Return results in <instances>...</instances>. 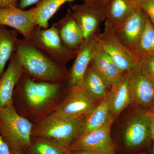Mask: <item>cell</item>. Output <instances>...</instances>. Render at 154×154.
Wrapping results in <instances>:
<instances>
[{
  "instance_id": "obj_1",
  "label": "cell",
  "mask_w": 154,
  "mask_h": 154,
  "mask_svg": "<svg viewBox=\"0 0 154 154\" xmlns=\"http://www.w3.org/2000/svg\"><path fill=\"white\" fill-rule=\"evenodd\" d=\"M15 52L24 72L33 79L54 83L67 82L69 71L66 65L54 60L30 39L19 38Z\"/></svg>"
},
{
  "instance_id": "obj_2",
  "label": "cell",
  "mask_w": 154,
  "mask_h": 154,
  "mask_svg": "<svg viewBox=\"0 0 154 154\" xmlns=\"http://www.w3.org/2000/svg\"><path fill=\"white\" fill-rule=\"evenodd\" d=\"M66 83L37 81L24 72L14 89L13 101L23 99L31 113L43 114L57 105Z\"/></svg>"
},
{
  "instance_id": "obj_3",
  "label": "cell",
  "mask_w": 154,
  "mask_h": 154,
  "mask_svg": "<svg viewBox=\"0 0 154 154\" xmlns=\"http://www.w3.org/2000/svg\"><path fill=\"white\" fill-rule=\"evenodd\" d=\"M33 126L13 104L0 108V135L10 148L23 154L31 145Z\"/></svg>"
},
{
  "instance_id": "obj_4",
  "label": "cell",
  "mask_w": 154,
  "mask_h": 154,
  "mask_svg": "<svg viewBox=\"0 0 154 154\" xmlns=\"http://www.w3.org/2000/svg\"><path fill=\"white\" fill-rule=\"evenodd\" d=\"M86 118L66 119L49 114L33 126L32 137L48 139L67 150L82 133Z\"/></svg>"
},
{
  "instance_id": "obj_5",
  "label": "cell",
  "mask_w": 154,
  "mask_h": 154,
  "mask_svg": "<svg viewBox=\"0 0 154 154\" xmlns=\"http://www.w3.org/2000/svg\"><path fill=\"white\" fill-rule=\"evenodd\" d=\"M97 38L101 47L121 71L127 72L139 69L140 58L119 41L113 26L107 20H105L104 31L99 33Z\"/></svg>"
},
{
  "instance_id": "obj_6",
  "label": "cell",
  "mask_w": 154,
  "mask_h": 154,
  "mask_svg": "<svg viewBox=\"0 0 154 154\" xmlns=\"http://www.w3.org/2000/svg\"><path fill=\"white\" fill-rule=\"evenodd\" d=\"M30 39L54 60L64 65L75 59L78 51L65 45L53 25L46 29L36 26Z\"/></svg>"
},
{
  "instance_id": "obj_7",
  "label": "cell",
  "mask_w": 154,
  "mask_h": 154,
  "mask_svg": "<svg viewBox=\"0 0 154 154\" xmlns=\"http://www.w3.org/2000/svg\"><path fill=\"white\" fill-rule=\"evenodd\" d=\"M92 99L82 86L69 88L67 95L52 115L66 119L86 117L99 104Z\"/></svg>"
},
{
  "instance_id": "obj_8",
  "label": "cell",
  "mask_w": 154,
  "mask_h": 154,
  "mask_svg": "<svg viewBox=\"0 0 154 154\" xmlns=\"http://www.w3.org/2000/svg\"><path fill=\"white\" fill-rule=\"evenodd\" d=\"M71 10L82 30L84 40L96 37L101 23L106 19L105 8L99 1L74 5Z\"/></svg>"
},
{
  "instance_id": "obj_9",
  "label": "cell",
  "mask_w": 154,
  "mask_h": 154,
  "mask_svg": "<svg viewBox=\"0 0 154 154\" xmlns=\"http://www.w3.org/2000/svg\"><path fill=\"white\" fill-rule=\"evenodd\" d=\"M113 122L110 117L107 123L101 128L80 136L67 150L88 149L100 154H115L114 146L110 136Z\"/></svg>"
},
{
  "instance_id": "obj_10",
  "label": "cell",
  "mask_w": 154,
  "mask_h": 154,
  "mask_svg": "<svg viewBox=\"0 0 154 154\" xmlns=\"http://www.w3.org/2000/svg\"><path fill=\"white\" fill-rule=\"evenodd\" d=\"M146 18L145 13L138 7L125 21L120 25L113 27L119 41L134 52L144 29Z\"/></svg>"
},
{
  "instance_id": "obj_11",
  "label": "cell",
  "mask_w": 154,
  "mask_h": 154,
  "mask_svg": "<svg viewBox=\"0 0 154 154\" xmlns=\"http://www.w3.org/2000/svg\"><path fill=\"white\" fill-rule=\"evenodd\" d=\"M0 25L14 28L23 38L30 39L36 26L34 8L28 10L18 7L0 8Z\"/></svg>"
},
{
  "instance_id": "obj_12",
  "label": "cell",
  "mask_w": 154,
  "mask_h": 154,
  "mask_svg": "<svg viewBox=\"0 0 154 154\" xmlns=\"http://www.w3.org/2000/svg\"><path fill=\"white\" fill-rule=\"evenodd\" d=\"M131 103L144 107H154V82L139 69L128 72Z\"/></svg>"
},
{
  "instance_id": "obj_13",
  "label": "cell",
  "mask_w": 154,
  "mask_h": 154,
  "mask_svg": "<svg viewBox=\"0 0 154 154\" xmlns=\"http://www.w3.org/2000/svg\"><path fill=\"white\" fill-rule=\"evenodd\" d=\"M97 42V36L83 40L69 71V77L67 82L69 88L82 86L84 75L91 63Z\"/></svg>"
},
{
  "instance_id": "obj_14",
  "label": "cell",
  "mask_w": 154,
  "mask_h": 154,
  "mask_svg": "<svg viewBox=\"0 0 154 154\" xmlns=\"http://www.w3.org/2000/svg\"><path fill=\"white\" fill-rule=\"evenodd\" d=\"M24 71L15 52L5 71L0 78V108L13 104L14 89Z\"/></svg>"
},
{
  "instance_id": "obj_15",
  "label": "cell",
  "mask_w": 154,
  "mask_h": 154,
  "mask_svg": "<svg viewBox=\"0 0 154 154\" xmlns=\"http://www.w3.org/2000/svg\"><path fill=\"white\" fill-rule=\"evenodd\" d=\"M149 137L147 112H140L129 119L124 129L125 143L132 148L143 144Z\"/></svg>"
},
{
  "instance_id": "obj_16",
  "label": "cell",
  "mask_w": 154,
  "mask_h": 154,
  "mask_svg": "<svg viewBox=\"0 0 154 154\" xmlns=\"http://www.w3.org/2000/svg\"><path fill=\"white\" fill-rule=\"evenodd\" d=\"M52 25L56 28L65 45L69 49L77 51L84 38L71 10L68 9L65 16Z\"/></svg>"
},
{
  "instance_id": "obj_17",
  "label": "cell",
  "mask_w": 154,
  "mask_h": 154,
  "mask_svg": "<svg viewBox=\"0 0 154 154\" xmlns=\"http://www.w3.org/2000/svg\"><path fill=\"white\" fill-rule=\"evenodd\" d=\"M91 64L111 87L121 81L126 73L121 71L117 68L98 41Z\"/></svg>"
},
{
  "instance_id": "obj_18",
  "label": "cell",
  "mask_w": 154,
  "mask_h": 154,
  "mask_svg": "<svg viewBox=\"0 0 154 154\" xmlns=\"http://www.w3.org/2000/svg\"><path fill=\"white\" fill-rule=\"evenodd\" d=\"M82 86L89 96L99 103L107 97L111 88L91 63L84 75Z\"/></svg>"
},
{
  "instance_id": "obj_19",
  "label": "cell",
  "mask_w": 154,
  "mask_h": 154,
  "mask_svg": "<svg viewBox=\"0 0 154 154\" xmlns=\"http://www.w3.org/2000/svg\"><path fill=\"white\" fill-rule=\"evenodd\" d=\"M128 72L121 81L111 87L110 91V117L114 121L120 113L131 103L128 86Z\"/></svg>"
},
{
  "instance_id": "obj_20",
  "label": "cell",
  "mask_w": 154,
  "mask_h": 154,
  "mask_svg": "<svg viewBox=\"0 0 154 154\" xmlns=\"http://www.w3.org/2000/svg\"><path fill=\"white\" fill-rule=\"evenodd\" d=\"M110 94L109 93L107 97L86 116L80 136L92 132L105 125L110 118Z\"/></svg>"
},
{
  "instance_id": "obj_21",
  "label": "cell",
  "mask_w": 154,
  "mask_h": 154,
  "mask_svg": "<svg viewBox=\"0 0 154 154\" xmlns=\"http://www.w3.org/2000/svg\"><path fill=\"white\" fill-rule=\"evenodd\" d=\"M138 7L128 0H109L104 7L106 20L116 27L125 21Z\"/></svg>"
},
{
  "instance_id": "obj_22",
  "label": "cell",
  "mask_w": 154,
  "mask_h": 154,
  "mask_svg": "<svg viewBox=\"0 0 154 154\" xmlns=\"http://www.w3.org/2000/svg\"><path fill=\"white\" fill-rule=\"evenodd\" d=\"M19 33L0 25V78L4 72L7 63L15 52Z\"/></svg>"
},
{
  "instance_id": "obj_23",
  "label": "cell",
  "mask_w": 154,
  "mask_h": 154,
  "mask_svg": "<svg viewBox=\"0 0 154 154\" xmlns=\"http://www.w3.org/2000/svg\"><path fill=\"white\" fill-rule=\"evenodd\" d=\"M75 0H41L34 7L36 26L46 29L49 21L61 7Z\"/></svg>"
},
{
  "instance_id": "obj_24",
  "label": "cell",
  "mask_w": 154,
  "mask_h": 154,
  "mask_svg": "<svg viewBox=\"0 0 154 154\" xmlns=\"http://www.w3.org/2000/svg\"><path fill=\"white\" fill-rule=\"evenodd\" d=\"M28 154H67V150L59 144L45 138L32 137Z\"/></svg>"
},
{
  "instance_id": "obj_25",
  "label": "cell",
  "mask_w": 154,
  "mask_h": 154,
  "mask_svg": "<svg viewBox=\"0 0 154 154\" xmlns=\"http://www.w3.org/2000/svg\"><path fill=\"white\" fill-rule=\"evenodd\" d=\"M135 53L140 58L146 56L154 55V26L147 16L144 29L138 41Z\"/></svg>"
},
{
  "instance_id": "obj_26",
  "label": "cell",
  "mask_w": 154,
  "mask_h": 154,
  "mask_svg": "<svg viewBox=\"0 0 154 154\" xmlns=\"http://www.w3.org/2000/svg\"><path fill=\"white\" fill-rule=\"evenodd\" d=\"M139 70L154 82V55L146 56L140 58Z\"/></svg>"
},
{
  "instance_id": "obj_27",
  "label": "cell",
  "mask_w": 154,
  "mask_h": 154,
  "mask_svg": "<svg viewBox=\"0 0 154 154\" xmlns=\"http://www.w3.org/2000/svg\"><path fill=\"white\" fill-rule=\"evenodd\" d=\"M154 26V0H142L139 5Z\"/></svg>"
},
{
  "instance_id": "obj_28",
  "label": "cell",
  "mask_w": 154,
  "mask_h": 154,
  "mask_svg": "<svg viewBox=\"0 0 154 154\" xmlns=\"http://www.w3.org/2000/svg\"><path fill=\"white\" fill-rule=\"evenodd\" d=\"M149 137L154 140V109L148 111Z\"/></svg>"
},
{
  "instance_id": "obj_29",
  "label": "cell",
  "mask_w": 154,
  "mask_h": 154,
  "mask_svg": "<svg viewBox=\"0 0 154 154\" xmlns=\"http://www.w3.org/2000/svg\"><path fill=\"white\" fill-rule=\"evenodd\" d=\"M20 0H0V8L18 7Z\"/></svg>"
},
{
  "instance_id": "obj_30",
  "label": "cell",
  "mask_w": 154,
  "mask_h": 154,
  "mask_svg": "<svg viewBox=\"0 0 154 154\" xmlns=\"http://www.w3.org/2000/svg\"><path fill=\"white\" fill-rule=\"evenodd\" d=\"M41 0H20L18 7L19 8L25 10V9L33 5H36Z\"/></svg>"
},
{
  "instance_id": "obj_31",
  "label": "cell",
  "mask_w": 154,
  "mask_h": 154,
  "mask_svg": "<svg viewBox=\"0 0 154 154\" xmlns=\"http://www.w3.org/2000/svg\"><path fill=\"white\" fill-rule=\"evenodd\" d=\"M0 154H11V148L0 135Z\"/></svg>"
},
{
  "instance_id": "obj_32",
  "label": "cell",
  "mask_w": 154,
  "mask_h": 154,
  "mask_svg": "<svg viewBox=\"0 0 154 154\" xmlns=\"http://www.w3.org/2000/svg\"><path fill=\"white\" fill-rule=\"evenodd\" d=\"M67 154H100L93 151L88 149H77L67 151Z\"/></svg>"
},
{
  "instance_id": "obj_33",
  "label": "cell",
  "mask_w": 154,
  "mask_h": 154,
  "mask_svg": "<svg viewBox=\"0 0 154 154\" xmlns=\"http://www.w3.org/2000/svg\"><path fill=\"white\" fill-rule=\"evenodd\" d=\"M128 1L135 4V5L139 6L140 3L142 0H128Z\"/></svg>"
},
{
  "instance_id": "obj_34",
  "label": "cell",
  "mask_w": 154,
  "mask_h": 154,
  "mask_svg": "<svg viewBox=\"0 0 154 154\" xmlns=\"http://www.w3.org/2000/svg\"><path fill=\"white\" fill-rule=\"evenodd\" d=\"M109 1V0H99V2L103 7H105L106 5Z\"/></svg>"
},
{
  "instance_id": "obj_35",
  "label": "cell",
  "mask_w": 154,
  "mask_h": 154,
  "mask_svg": "<svg viewBox=\"0 0 154 154\" xmlns=\"http://www.w3.org/2000/svg\"><path fill=\"white\" fill-rule=\"evenodd\" d=\"M11 154H23L21 152L17 151L15 150L11 149Z\"/></svg>"
},
{
  "instance_id": "obj_36",
  "label": "cell",
  "mask_w": 154,
  "mask_h": 154,
  "mask_svg": "<svg viewBox=\"0 0 154 154\" xmlns=\"http://www.w3.org/2000/svg\"><path fill=\"white\" fill-rule=\"evenodd\" d=\"M84 2H93V1H99V0H82Z\"/></svg>"
},
{
  "instance_id": "obj_37",
  "label": "cell",
  "mask_w": 154,
  "mask_h": 154,
  "mask_svg": "<svg viewBox=\"0 0 154 154\" xmlns=\"http://www.w3.org/2000/svg\"><path fill=\"white\" fill-rule=\"evenodd\" d=\"M153 154H154V148H153Z\"/></svg>"
},
{
  "instance_id": "obj_38",
  "label": "cell",
  "mask_w": 154,
  "mask_h": 154,
  "mask_svg": "<svg viewBox=\"0 0 154 154\" xmlns=\"http://www.w3.org/2000/svg\"><path fill=\"white\" fill-rule=\"evenodd\" d=\"M145 154V153H141V154Z\"/></svg>"
},
{
  "instance_id": "obj_39",
  "label": "cell",
  "mask_w": 154,
  "mask_h": 154,
  "mask_svg": "<svg viewBox=\"0 0 154 154\" xmlns=\"http://www.w3.org/2000/svg\"><path fill=\"white\" fill-rule=\"evenodd\" d=\"M154 108V107L153 108Z\"/></svg>"
}]
</instances>
